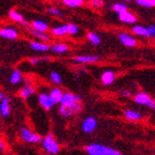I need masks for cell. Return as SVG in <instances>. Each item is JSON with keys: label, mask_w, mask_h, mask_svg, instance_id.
Segmentation results:
<instances>
[{"label": "cell", "mask_w": 155, "mask_h": 155, "mask_svg": "<svg viewBox=\"0 0 155 155\" xmlns=\"http://www.w3.org/2000/svg\"><path fill=\"white\" fill-rule=\"evenodd\" d=\"M50 79H51V81L54 83V84H61V74L58 72H56V71H52L51 73H50Z\"/></svg>", "instance_id": "28"}, {"label": "cell", "mask_w": 155, "mask_h": 155, "mask_svg": "<svg viewBox=\"0 0 155 155\" xmlns=\"http://www.w3.org/2000/svg\"><path fill=\"white\" fill-rule=\"evenodd\" d=\"M17 36H18V32L12 27H5V28L0 29V37H2L5 39L13 40V39H16Z\"/></svg>", "instance_id": "12"}, {"label": "cell", "mask_w": 155, "mask_h": 155, "mask_svg": "<svg viewBox=\"0 0 155 155\" xmlns=\"http://www.w3.org/2000/svg\"><path fill=\"white\" fill-rule=\"evenodd\" d=\"M67 25V34L69 35H77L79 32V28L74 24H66Z\"/></svg>", "instance_id": "30"}, {"label": "cell", "mask_w": 155, "mask_h": 155, "mask_svg": "<svg viewBox=\"0 0 155 155\" xmlns=\"http://www.w3.org/2000/svg\"><path fill=\"white\" fill-rule=\"evenodd\" d=\"M131 31L137 36H142V37H149L148 36V29L143 26H134L131 28Z\"/></svg>", "instance_id": "23"}, {"label": "cell", "mask_w": 155, "mask_h": 155, "mask_svg": "<svg viewBox=\"0 0 155 155\" xmlns=\"http://www.w3.org/2000/svg\"><path fill=\"white\" fill-rule=\"evenodd\" d=\"M120 41L122 42V44L125 46H128V48H133L137 44V41L134 37H131L130 35H128L127 32H121L119 35Z\"/></svg>", "instance_id": "10"}, {"label": "cell", "mask_w": 155, "mask_h": 155, "mask_svg": "<svg viewBox=\"0 0 155 155\" xmlns=\"http://www.w3.org/2000/svg\"><path fill=\"white\" fill-rule=\"evenodd\" d=\"M147 29H148V36L149 37H154L155 36V25H150Z\"/></svg>", "instance_id": "35"}, {"label": "cell", "mask_w": 155, "mask_h": 155, "mask_svg": "<svg viewBox=\"0 0 155 155\" xmlns=\"http://www.w3.org/2000/svg\"><path fill=\"white\" fill-rule=\"evenodd\" d=\"M91 5L95 8H100L104 5V0H91Z\"/></svg>", "instance_id": "33"}, {"label": "cell", "mask_w": 155, "mask_h": 155, "mask_svg": "<svg viewBox=\"0 0 155 155\" xmlns=\"http://www.w3.org/2000/svg\"><path fill=\"white\" fill-rule=\"evenodd\" d=\"M48 96H50V98H51L53 104H59V102H61V97H63V95H64V92L61 88L54 87V88H52V90L50 91V93H48Z\"/></svg>", "instance_id": "11"}, {"label": "cell", "mask_w": 155, "mask_h": 155, "mask_svg": "<svg viewBox=\"0 0 155 155\" xmlns=\"http://www.w3.org/2000/svg\"><path fill=\"white\" fill-rule=\"evenodd\" d=\"M48 12L50 13V14H52V15H55V16H63V12H61V11H59L58 9H56V8H53V7L48 8Z\"/></svg>", "instance_id": "32"}, {"label": "cell", "mask_w": 155, "mask_h": 155, "mask_svg": "<svg viewBox=\"0 0 155 155\" xmlns=\"http://www.w3.org/2000/svg\"><path fill=\"white\" fill-rule=\"evenodd\" d=\"M112 9H113V11L119 13V14L122 12L127 11V7H126L125 5H123V3H115V5H113V8H112Z\"/></svg>", "instance_id": "31"}, {"label": "cell", "mask_w": 155, "mask_h": 155, "mask_svg": "<svg viewBox=\"0 0 155 155\" xmlns=\"http://www.w3.org/2000/svg\"><path fill=\"white\" fill-rule=\"evenodd\" d=\"M87 39L92 42L93 45H98V44H100V42H101L100 37L97 34H95V32H88V35H87Z\"/></svg>", "instance_id": "26"}, {"label": "cell", "mask_w": 155, "mask_h": 155, "mask_svg": "<svg viewBox=\"0 0 155 155\" xmlns=\"http://www.w3.org/2000/svg\"><path fill=\"white\" fill-rule=\"evenodd\" d=\"M19 138L23 142L25 143H30V144H37L40 143L42 140V137L39 134L32 131L28 127H22L19 130Z\"/></svg>", "instance_id": "3"}, {"label": "cell", "mask_w": 155, "mask_h": 155, "mask_svg": "<svg viewBox=\"0 0 155 155\" xmlns=\"http://www.w3.org/2000/svg\"><path fill=\"white\" fill-rule=\"evenodd\" d=\"M119 18L121 22L127 23V24H134L136 23V16L133 13L128 12V11H125V12H122L119 14Z\"/></svg>", "instance_id": "17"}, {"label": "cell", "mask_w": 155, "mask_h": 155, "mask_svg": "<svg viewBox=\"0 0 155 155\" xmlns=\"http://www.w3.org/2000/svg\"><path fill=\"white\" fill-rule=\"evenodd\" d=\"M22 25H23V26H25V27H28V26H29V23L27 22V21H23V22H22Z\"/></svg>", "instance_id": "39"}, {"label": "cell", "mask_w": 155, "mask_h": 155, "mask_svg": "<svg viewBox=\"0 0 155 155\" xmlns=\"http://www.w3.org/2000/svg\"><path fill=\"white\" fill-rule=\"evenodd\" d=\"M114 80H115V75H114V73L112 72V71H110V70L104 71L101 74V82H102V84L106 85V86L112 84V83L114 82Z\"/></svg>", "instance_id": "18"}, {"label": "cell", "mask_w": 155, "mask_h": 155, "mask_svg": "<svg viewBox=\"0 0 155 155\" xmlns=\"http://www.w3.org/2000/svg\"><path fill=\"white\" fill-rule=\"evenodd\" d=\"M29 34L31 35V36L36 37V38L40 39V40H42V41H48V40H50V37H48L46 34L36 31V30H34V29H30V30H29Z\"/></svg>", "instance_id": "25"}, {"label": "cell", "mask_w": 155, "mask_h": 155, "mask_svg": "<svg viewBox=\"0 0 155 155\" xmlns=\"http://www.w3.org/2000/svg\"><path fill=\"white\" fill-rule=\"evenodd\" d=\"M41 147L48 154L50 155H56L59 152V144L56 141L55 137L53 134H48L46 136L42 137L41 140Z\"/></svg>", "instance_id": "2"}, {"label": "cell", "mask_w": 155, "mask_h": 155, "mask_svg": "<svg viewBox=\"0 0 155 155\" xmlns=\"http://www.w3.org/2000/svg\"><path fill=\"white\" fill-rule=\"evenodd\" d=\"M51 50L54 52V53H57V54H63L66 53L68 51V46L66 44L63 43H56L54 45L51 46Z\"/></svg>", "instance_id": "22"}, {"label": "cell", "mask_w": 155, "mask_h": 155, "mask_svg": "<svg viewBox=\"0 0 155 155\" xmlns=\"http://www.w3.org/2000/svg\"><path fill=\"white\" fill-rule=\"evenodd\" d=\"M124 1H131V0H124Z\"/></svg>", "instance_id": "41"}, {"label": "cell", "mask_w": 155, "mask_h": 155, "mask_svg": "<svg viewBox=\"0 0 155 155\" xmlns=\"http://www.w3.org/2000/svg\"><path fill=\"white\" fill-rule=\"evenodd\" d=\"M97 125H98L97 120L95 117H93V116H88V117L84 119V121L82 122L81 127H82V130L84 133L91 134L93 131H95V129L97 128Z\"/></svg>", "instance_id": "5"}, {"label": "cell", "mask_w": 155, "mask_h": 155, "mask_svg": "<svg viewBox=\"0 0 155 155\" xmlns=\"http://www.w3.org/2000/svg\"><path fill=\"white\" fill-rule=\"evenodd\" d=\"M124 116H125V119L127 121H130V122H138L141 120V114L139 113L138 111H136V110H126L124 112Z\"/></svg>", "instance_id": "15"}, {"label": "cell", "mask_w": 155, "mask_h": 155, "mask_svg": "<svg viewBox=\"0 0 155 155\" xmlns=\"http://www.w3.org/2000/svg\"><path fill=\"white\" fill-rule=\"evenodd\" d=\"M64 5H68V7L70 8H77V7H80L82 5L83 1L82 0H63Z\"/></svg>", "instance_id": "27"}, {"label": "cell", "mask_w": 155, "mask_h": 155, "mask_svg": "<svg viewBox=\"0 0 155 155\" xmlns=\"http://www.w3.org/2000/svg\"><path fill=\"white\" fill-rule=\"evenodd\" d=\"M38 102L42 109H44L45 111H50L54 106L48 93H40L38 96Z\"/></svg>", "instance_id": "6"}, {"label": "cell", "mask_w": 155, "mask_h": 155, "mask_svg": "<svg viewBox=\"0 0 155 155\" xmlns=\"http://www.w3.org/2000/svg\"><path fill=\"white\" fill-rule=\"evenodd\" d=\"M136 2H137V5L145 8L155 7V0H136Z\"/></svg>", "instance_id": "29"}, {"label": "cell", "mask_w": 155, "mask_h": 155, "mask_svg": "<svg viewBox=\"0 0 155 155\" xmlns=\"http://www.w3.org/2000/svg\"><path fill=\"white\" fill-rule=\"evenodd\" d=\"M35 94H36V88H35V86H32L31 84H27V85H25V86H23L18 93L19 97L24 100H27L28 98L34 96Z\"/></svg>", "instance_id": "9"}, {"label": "cell", "mask_w": 155, "mask_h": 155, "mask_svg": "<svg viewBox=\"0 0 155 155\" xmlns=\"http://www.w3.org/2000/svg\"><path fill=\"white\" fill-rule=\"evenodd\" d=\"M82 111V104L81 102H75L70 106H61L59 104V108H58V112L63 117H70L75 114L80 113Z\"/></svg>", "instance_id": "4"}, {"label": "cell", "mask_w": 155, "mask_h": 155, "mask_svg": "<svg viewBox=\"0 0 155 155\" xmlns=\"http://www.w3.org/2000/svg\"><path fill=\"white\" fill-rule=\"evenodd\" d=\"M154 39H155V36H154Z\"/></svg>", "instance_id": "43"}, {"label": "cell", "mask_w": 155, "mask_h": 155, "mask_svg": "<svg viewBox=\"0 0 155 155\" xmlns=\"http://www.w3.org/2000/svg\"><path fill=\"white\" fill-rule=\"evenodd\" d=\"M3 97H5V95H3V93H2V92H1V91H0V100L2 99Z\"/></svg>", "instance_id": "40"}, {"label": "cell", "mask_w": 155, "mask_h": 155, "mask_svg": "<svg viewBox=\"0 0 155 155\" xmlns=\"http://www.w3.org/2000/svg\"><path fill=\"white\" fill-rule=\"evenodd\" d=\"M54 1H58V0H54Z\"/></svg>", "instance_id": "42"}, {"label": "cell", "mask_w": 155, "mask_h": 155, "mask_svg": "<svg viewBox=\"0 0 155 155\" xmlns=\"http://www.w3.org/2000/svg\"><path fill=\"white\" fill-rule=\"evenodd\" d=\"M7 148H8L7 142L5 141V139L0 137V152H3V151H5V150H7Z\"/></svg>", "instance_id": "34"}, {"label": "cell", "mask_w": 155, "mask_h": 155, "mask_svg": "<svg viewBox=\"0 0 155 155\" xmlns=\"http://www.w3.org/2000/svg\"><path fill=\"white\" fill-rule=\"evenodd\" d=\"M72 59L75 63L91 64V63H97V61H99V57H98V56H94V55H85V56H75Z\"/></svg>", "instance_id": "13"}, {"label": "cell", "mask_w": 155, "mask_h": 155, "mask_svg": "<svg viewBox=\"0 0 155 155\" xmlns=\"http://www.w3.org/2000/svg\"><path fill=\"white\" fill-rule=\"evenodd\" d=\"M31 26L34 30L39 31V32H45L48 29V25L46 24L45 22H43V21H39V19L34 21V22L31 23Z\"/></svg>", "instance_id": "19"}, {"label": "cell", "mask_w": 155, "mask_h": 155, "mask_svg": "<svg viewBox=\"0 0 155 155\" xmlns=\"http://www.w3.org/2000/svg\"><path fill=\"white\" fill-rule=\"evenodd\" d=\"M120 94L122 95V96H125V97H130V93L129 92H127V91H122L121 93H120Z\"/></svg>", "instance_id": "38"}, {"label": "cell", "mask_w": 155, "mask_h": 155, "mask_svg": "<svg viewBox=\"0 0 155 155\" xmlns=\"http://www.w3.org/2000/svg\"><path fill=\"white\" fill-rule=\"evenodd\" d=\"M41 61V58H38V57H34V58H30L29 59V63L31 64V65H38L39 63Z\"/></svg>", "instance_id": "36"}, {"label": "cell", "mask_w": 155, "mask_h": 155, "mask_svg": "<svg viewBox=\"0 0 155 155\" xmlns=\"http://www.w3.org/2000/svg\"><path fill=\"white\" fill-rule=\"evenodd\" d=\"M85 152L88 155H122L121 152L101 143H91L85 147Z\"/></svg>", "instance_id": "1"}, {"label": "cell", "mask_w": 155, "mask_h": 155, "mask_svg": "<svg viewBox=\"0 0 155 155\" xmlns=\"http://www.w3.org/2000/svg\"><path fill=\"white\" fill-rule=\"evenodd\" d=\"M51 32L54 36H57V37L65 36L67 34V25H61V26L54 27V28L51 29Z\"/></svg>", "instance_id": "21"}, {"label": "cell", "mask_w": 155, "mask_h": 155, "mask_svg": "<svg viewBox=\"0 0 155 155\" xmlns=\"http://www.w3.org/2000/svg\"><path fill=\"white\" fill-rule=\"evenodd\" d=\"M22 79H23V74L22 72L19 70H13L10 74V78H9V81L11 84L13 85H16V84H19V83L22 82Z\"/></svg>", "instance_id": "20"}, {"label": "cell", "mask_w": 155, "mask_h": 155, "mask_svg": "<svg viewBox=\"0 0 155 155\" xmlns=\"http://www.w3.org/2000/svg\"><path fill=\"white\" fill-rule=\"evenodd\" d=\"M11 113V100L9 97H3L0 100V116L5 119Z\"/></svg>", "instance_id": "7"}, {"label": "cell", "mask_w": 155, "mask_h": 155, "mask_svg": "<svg viewBox=\"0 0 155 155\" xmlns=\"http://www.w3.org/2000/svg\"><path fill=\"white\" fill-rule=\"evenodd\" d=\"M82 1H84V0H82Z\"/></svg>", "instance_id": "44"}, {"label": "cell", "mask_w": 155, "mask_h": 155, "mask_svg": "<svg viewBox=\"0 0 155 155\" xmlns=\"http://www.w3.org/2000/svg\"><path fill=\"white\" fill-rule=\"evenodd\" d=\"M30 48L36 52H48L51 50V46L48 44L45 43H41V42H36V41H31L29 43Z\"/></svg>", "instance_id": "16"}, {"label": "cell", "mask_w": 155, "mask_h": 155, "mask_svg": "<svg viewBox=\"0 0 155 155\" xmlns=\"http://www.w3.org/2000/svg\"><path fill=\"white\" fill-rule=\"evenodd\" d=\"M75 102H81L80 96H77V95L72 94V93H64L59 104H61V106H70V104H73Z\"/></svg>", "instance_id": "8"}, {"label": "cell", "mask_w": 155, "mask_h": 155, "mask_svg": "<svg viewBox=\"0 0 155 155\" xmlns=\"http://www.w3.org/2000/svg\"><path fill=\"white\" fill-rule=\"evenodd\" d=\"M147 107H149V108H151V109H155V99H151Z\"/></svg>", "instance_id": "37"}, {"label": "cell", "mask_w": 155, "mask_h": 155, "mask_svg": "<svg viewBox=\"0 0 155 155\" xmlns=\"http://www.w3.org/2000/svg\"><path fill=\"white\" fill-rule=\"evenodd\" d=\"M9 16H10V18L13 19L14 22H17V23H22L23 21H24V17H23V15L21 14V13L16 12L15 10H10Z\"/></svg>", "instance_id": "24"}, {"label": "cell", "mask_w": 155, "mask_h": 155, "mask_svg": "<svg viewBox=\"0 0 155 155\" xmlns=\"http://www.w3.org/2000/svg\"><path fill=\"white\" fill-rule=\"evenodd\" d=\"M151 99L152 98L148 94H145V93H138L134 97V100H135L136 104H141V106H148Z\"/></svg>", "instance_id": "14"}]
</instances>
